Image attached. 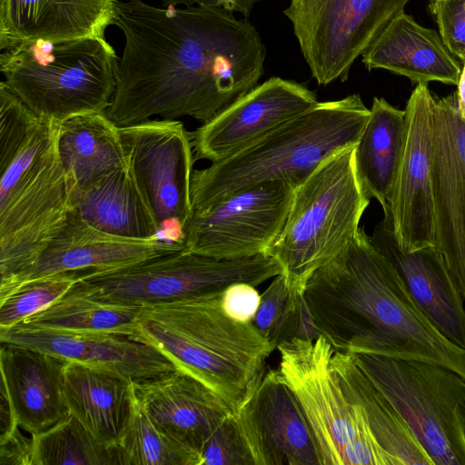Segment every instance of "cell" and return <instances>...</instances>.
<instances>
[{"label": "cell", "instance_id": "6da1fadb", "mask_svg": "<svg viewBox=\"0 0 465 465\" xmlns=\"http://www.w3.org/2000/svg\"><path fill=\"white\" fill-rule=\"evenodd\" d=\"M124 36L106 115L118 126L158 116L205 124L258 84L266 47L246 19L213 5L116 1Z\"/></svg>", "mask_w": 465, "mask_h": 465}, {"label": "cell", "instance_id": "7a4b0ae2", "mask_svg": "<svg viewBox=\"0 0 465 465\" xmlns=\"http://www.w3.org/2000/svg\"><path fill=\"white\" fill-rule=\"evenodd\" d=\"M304 294L334 351L427 361L465 380V349L432 324L362 227L312 274Z\"/></svg>", "mask_w": 465, "mask_h": 465}, {"label": "cell", "instance_id": "3957f363", "mask_svg": "<svg viewBox=\"0 0 465 465\" xmlns=\"http://www.w3.org/2000/svg\"><path fill=\"white\" fill-rule=\"evenodd\" d=\"M58 125L0 83V286L33 264L74 208Z\"/></svg>", "mask_w": 465, "mask_h": 465}, {"label": "cell", "instance_id": "277c9868", "mask_svg": "<svg viewBox=\"0 0 465 465\" xmlns=\"http://www.w3.org/2000/svg\"><path fill=\"white\" fill-rule=\"evenodd\" d=\"M223 291L142 307L130 337L156 349L236 412L276 348L252 323L234 322L223 312Z\"/></svg>", "mask_w": 465, "mask_h": 465}, {"label": "cell", "instance_id": "5b68a950", "mask_svg": "<svg viewBox=\"0 0 465 465\" xmlns=\"http://www.w3.org/2000/svg\"><path fill=\"white\" fill-rule=\"evenodd\" d=\"M369 116L359 94L319 102L233 154L194 170L193 211L267 182L283 181L295 188L330 155L355 145Z\"/></svg>", "mask_w": 465, "mask_h": 465}, {"label": "cell", "instance_id": "8992f818", "mask_svg": "<svg viewBox=\"0 0 465 465\" xmlns=\"http://www.w3.org/2000/svg\"><path fill=\"white\" fill-rule=\"evenodd\" d=\"M119 57L105 37L18 43L0 54L5 85L35 115L61 123L105 113L116 87Z\"/></svg>", "mask_w": 465, "mask_h": 465}, {"label": "cell", "instance_id": "52a82bcc", "mask_svg": "<svg viewBox=\"0 0 465 465\" xmlns=\"http://www.w3.org/2000/svg\"><path fill=\"white\" fill-rule=\"evenodd\" d=\"M354 146L330 155L294 188L284 226L266 252L282 267L291 290L304 291L312 274L360 229L371 199L355 172Z\"/></svg>", "mask_w": 465, "mask_h": 465}, {"label": "cell", "instance_id": "ba28073f", "mask_svg": "<svg viewBox=\"0 0 465 465\" xmlns=\"http://www.w3.org/2000/svg\"><path fill=\"white\" fill-rule=\"evenodd\" d=\"M267 254L216 259L185 249L114 269H86L71 288L102 302L144 307L219 292L235 282L257 286L282 274Z\"/></svg>", "mask_w": 465, "mask_h": 465}, {"label": "cell", "instance_id": "9c48e42d", "mask_svg": "<svg viewBox=\"0 0 465 465\" xmlns=\"http://www.w3.org/2000/svg\"><path fill=\"white\" fill-rule=\"evenodd\" d=\"M280 379L293 392L310 423L321 465H392L375 441L361 408L345 395L331 368L334 348L320 335L277 346Z\"/></svg>", "mask_w": 465, "mask_h": 465}, {"label": "cell", "instance_id": "30bf717a", "mask_svg": "<svg viewBox=\"0 0 465 465\" xmlns=\"http://www.w3.org/2000/svg\"><path fill=\"white\" fill-rule=\"evenodd\" d=\"M409 424L434 465H465V380L422 361L351 353Z\"/></svg>", "mask_w": 465, "mask_h": 465}, {"label": "cell", "instance_id": "8fae6325", "mask_svg": "<svg viewBox=\"0 0 465 465\" xmlns=\"http://www.w3.org/2000/svg\"><path fill=\"white\" fill-rule=\"evenodd\" d=\"M410 0H289L301 53L320 85L345 82L354 62Z\"/></svg>", "mask_w": 465, "mask_h": 465}, {"label": "cell", "instance_id": "7c38bea8", "mask_svg": "<svg viewBox=\"0 0 465 465\" xmlns=\"http://www.w3.org/2000/svg\"><path fill=\"white\" fill-rule=\"evenodd\" d=\"M133 176L160 228L161 237L183 242L193 214L195 162L190 133L177 120H147L119 127Z\"/></svg>", "mask_w": 465, "mask_h": 465}, {"label": "cell", "instance_id": "4fadbf2b", "mask_svg": "<svg viewBox=\"0 0 465 465\" xmlns=\"http://www.w3.org/2000/svg\"><path fill=\"white\" fill-rule=\"evenodd\" d=\"M293 192L289 183L267 182L193 210L184 228L185 251L229 260L266 254L284 226Z\"/></svg>", "mask_w": 465, "mask_h": 465}, {"label": "cell", "instance_id": "5bb4252c", "mask_svg": "<svg viewBox=\"0 0 465 465\" xmlns=\"http://www.w3.org/2000/svg\"><path fill=\"white\" fill-rule=\"evenodd\" d=\"M434 95L420 83L405 107L406 141L389 211L393 232L401 250L433 246L432 138ZM385 211V212H386Z\"/></svg>", "mask_w": 465, "mask_h": 465}, {"label": "cell", "instance_id": "9a60e30c", "mask_svg": "<svg viewBox=\"0 0 465 465\" xmlns=\"http://www.w3.org/2000/svg\"><path fill=\"white\" fill-rule=\"evenodd\" d=\"M432 190L433 246L465 298V119L456 92L435 100Z\"/></svg>", "mask_w": 465, "mask_h": 465}, {"label": "cell", "instance_id": "2e32d148", "mask_svg": "<svg viewBox=\"0 0 465 465\" xmlns=\"http://www.w3.org/2000/svg\"><path fill=\"white\" fill-rule=\"evenodd\" d=\"M318 103L303 84L270 77L190 133L195 161H221Z\"/></svg>", "mask_w": 465, "mask_h": 465}, {"label": "cell", "instance_id": "e0dca14e", "mask_svg": "<svg viewBox=\"0 0 465 465\" xmlns=\"http://www.w3.org/2000/svg\"><path fill=\"white\" fill-rule=\"evenodd\" d=\"M234 413L254 465H321L310 423L277 370L263 374Z\"/></svg>", "mask_w": 465, "mask_h": 465}, {"label": "cell", "instance_id": "ac0fdd59", "mask_svg": "<svg viewBox=\"0 0 465 465\" xmlns=\"http://www.w3.org/2000/svg\"><path fill=\"white\" fill-rule=\"evenodd\" d=\"M183 249V242L160 237L131 239L102 232L73 209L33 264L0 286V301L21 285L49 275L75 270L120 268Z\"/></svg>", "mask_w": 465, "mask_h": 465}, {"label": "cell", "instance_id": "d6986e66", "mask_svg": "<svg viewBox=\"0 0 465 465\" xmlns=\"http://www.w3.org/2000/svg\"><path fill=\"white\" fill-rule=\"evenodd\" d=\"M0 341L45 352L64 361L104 368L133 381L176 370L153 347L120 333L67 331L19 324L0 330Z\"/></svg>", "mask_w": 465, "mask_h": 465}, {"label": "cell", "instance_id": "ffe728a7", "mask_svg": "<svg viewBox=\"0 0 465 465\" xmlns=\"http://www.w3.org/2000/svg\"><path fill=\"white\" fill-rule=\"evenodd\" d=\"M370 240L394 266L407 291L432 324L451 342L465 349L463 296L434 246L411 252L401 250L389 211Z\"/></svg>", "mask_w": 465, "mask_h": 465}, {"label": "cell", "instance_id": "44dd1931", "mask_svg": "<svg viewBox=\"0 0 465 465\" xmlns=\"http://www.w3.org/2000/svg\"><path fill=\"white\" fill-rule=\"evenodd\" d=\"M133 388L155 424L200 454L214 430L233 413L209 387L178 370L133 381Z\"/></svg>", "mask_w": 465, "mask_h": 465}, {"label": "cell", "instance_id": "7402d4cb", "mask_svg": "<svg viewBox=\"0 0 465 465\" xmlns=\"http://www.w3.org/2000/svg\"><path fill=\"white\" fill-rule=\"evenodd\" d=\"M66 361L33 349L1 343V390L19 427L39 434L69 415L64 393Z\"/></svg>", "mask_w": 465, "mask_h": 465}, {"label": "cell", "instance_id": "603a6c76", "mask_svg": "<svg viewBox=\"0 0 465 465\" xmlns=\"http://www.w3.org/2000/svg\"><path fill=\"white\" fill-rule=\"evenodd\" d=\"M117 0H0V51L35 40L105 37Z\"/></svg>", "mask_w": 465, "mask_h": 465}, {"label": "cell", "instance_id": "cb8c5ba5", "mask_svg": "<svg viewBox=\"0 0 465 465\" xmlns=\"http://www.w3.org/2000/svg\"><path fill=\"white\" fill-rule=\"evenodd\" d=\"M371 71L384 69L413 83H459L461 67L434 30L419 25L404 11L383 28L361 54Z\"/></svg>", "mask_w": 465, "mask_h": 465}, {"label": "cell", "instance_id": "d4e9b609", "mask_svg": "<svg viewBox=\"0 0 465 465\" xmlns=\"http://www.w3.org/2000/svg\"><path fill=\"white\" fill-rule=\"evenodd\" d=\"M63 393L70 414L102 442L118 446L133 403L131 378L66 361Z\"/></svg>", "mask_w": 465, "mask_h": 465}, {"label": "cell", "instance_id": "484cf974", "mask_svg": "<svg viewBox=\"0 0 465 465\" xmlns=\"http://www.w3.org/2000/svg\"><path fill=\"white\" fill-rule=\"evenodd\" d=\"M57 148L71 191L90 187L128 164L119 127L105 113H86L59 123Z\"/></svg>", "mask_w": 465, "mask_h": 465}, {"label": "cell", "instance_id": "4316f807", "mask_svg": "<svg viewBox=\"0 0 465 465\" xmlns=\"http://www.w3.org/2000/svg\"><path fill=\"white\" fill-rule=\"evenodd\" d=\"M73 209L91 226L120 237H161L160 228L129 165L94 184L71 191Z\"/></svg>", "mask_w": 465, "mask_h": 465}, {"label": "cell", "instance_id": "83f0119b", "mask_svg": "<svg viewBox=\"0 0 465 465\" xmlns=\"http://www.w3.org/2000/svg\"><path fill=\"white\" fill-rule=\"evenodd\" d=\"M331 368L347 398L362 411L375 441L392 465H434L409 424L364 374L351 352L334 351Z\"/></svg>", "mask_w": 465, "mask_h": 465}, {"label": "cell", "instance_id": "f1b7e54d", "mask_svg": "<svg viewBox=\"0 0 465 465\" xmlns=\"http://www.w3.org/2000/svg\"><path fill=\"white\" fill-rule=\"evenodd\" d=\"M406 114L374 97L354 146V167L366 195L389 209L406 141Z\"/></svg>", "mask_w": 465, "mask_h": 465}, {"label": "cell", "instance_id": "f546056e", "mask_svg": "<svg viewBox=\"0 0 465 465\" xmlns=\"http://www.w3.org/2000/svg\"><path fill=\"white\" fill-rule=\"evenodd\" d=\"M141 308L102 302L70 289L54 303L19 324L58 331L114 332L131 336Z\"/></svg>", "mask_w": 465, "mask_h": 465}, {"label": "cell", "instance_id": "4dcf8cb0", "mask_svg": "<svg viewBox=\"0 0 465 465\" xmlns=\"http://www.w3.org/2000/svg\"><path fill=\"white\" fill-rule=\"evenodd\" d=\"M123 465H201V454L155 424L139 403H133L118 442Z\"/></svg>", "mask_w": 465, "mask_h": 465}, {"label": "cell", "instance_id": "1f68e13d", "mask_svg": "<svg viewBox=\"0 0 465 465\" xmlns=\"http://www.w3.org/2000/svg\"><path fill=\"white\" fill-rule=\"evenodd\" d=\"M34 465H123L118 446L96 439L74 416L32 435Z\"/></svg>", "mask_w": 465, "mask_h": 465}, {"label": "cell", "instance_id": "d6a6232c", "mask_svg": "<svg viewBox=\"0 0 465 465\" xmlns=\"http://www.w3.org/2000/svg\"><path fill=\"white\" fill-rule=\"evenodd\" d=\"M85 270L64 272L21 285L0 301V330L18 325L63 297Z\"/></svg>", "mask_w": 465, "mask_h": 465}, {"label": "cell", "instance_id": "836d02e7", "mask_svg": "<svg viewBox=\"0 0 465 465\" xmlns=\"http://www.w3.org/2000/svg\"><path fill=\"white\" fill-rule=\"evenodd\" d=\"M201 465H254L234 412L205 442L201 450Z\"/></svg>", "mask_w": 465, "mask_h": 465}, {"label": "cell", "instance_id": "e575fe53", "mask_svg": "<svg viewBox=\"0 0 465 465\" xmlns=\"http://www.w3.org/2000/svg\"><path fill=\"white\" fill-rule=\"evenodd\" d=\"M440 36L451 54L465 63V0H429Z\"/></svg>", "mask_w": 465, "mask_h": 465}, {"label": "cell", "instance_id": "d590c367", "mask_svg": "<svg viewBox=\"0 0 465 465\" xmlns=\"http://www.w3.org/2000/svg\"><path fill=\"white\" fill-rule=\"evenodd\" d=\"M292 291L285 316L271 341L275 348L282 342L294 339L314 341L322 335L307 303L304 291Z\"/></svg>", "mask_w": 465, "mask_h": 465}, {"label": "cell", "instance_id": "8d00e7d4", "mask_svg": "<svg viewBox=\"0 0 465 465\" xmlns=\"http://www.w3.org/2000/svg\"><path fill=\"white\" fill-rule=\"evenodd\" d=\"M292 292L285 277L279 274L261 294V302L252 323L270 341L285 316Z\"/></svg>", "mask_w": 465, "mask_h": 465}, {"label": "cell", "instance_id": "74e56055", "mask_svg": "<svg viewBox=\"0 0 465 465\" xmlns=\"http://www.w3.org/2000/svg\"><path fill=\"white\" fill-rule=\"evenodd\" d=\"M261 302V294L255 286L235 282L227 286L221 295L223 312L232 321L252 323Z\"/></svg>", "mask_w": 465, "mask_h": 465}, {"label": "cell", "instance_id": "f35d334b", "mask_svg": "<svg viewBox=\"0 0 465 465\" xmlns=\"http://www.w3.org/2000/svg\"><path fill=\"white\" fill-rule=\"evenodd\" d=\"M18 428L0 440V465H34L33 436L23 435Z\"/></svg>", "mask_w": 465, "mask_h": 465}, {"label": "cell", "instance_id": "ab89813d", "mask_svg": "<svg viewBox=\"0 0 465 465\" xmlns=\"http://www.w3.org/2000/svg\"><path fill=\"white\" fill-rule=\"evenodd\" d=\"M262 0H162L163 6L213 5L236 13L248 20L258 3Z\"/></svg>", "mask_w": 465, "mask_h": 465}, {"label": "cell", "instance_id": "60d3db41", "mask_svg": "<svg viewBox=\"0 0 465 465\" xmlns=\"http://www.w3.org/2000/svg\"><path fill=\"white\" fill-rule=\"evenodd\" d=\"M458 89L456 91L458 109L460 114L465 119V63L461 68L460 76L458 83Z\"/></svg>", "mask_w": 465, "mask_h": 465}]
</instances>
